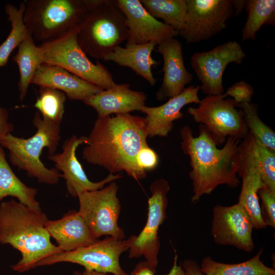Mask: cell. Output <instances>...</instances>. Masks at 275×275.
<instances>
[{"instance_id": "cell-1", "label": "cell", "mask_w": 275, "mask_h": 275, "mask_svg": "<svg viewBox=\"0 0 275 275\" xmlns=\"http://www.w3.org/2000/svg\"><path fill=\"white\" fill-rule=\"evenodd\" d=\"M148 137L145 118L130 114L98 117L87 136L82 157L109 173L124 171L135 180L144 179L147 173L139 168L136 157L141 148L148 145Z\"/></svg>"}, {"instance_id": "cell-2", "label": "cell", "mask_w": 275, "mask_h": 275, "mask_svg": "<svg viewBox=\"0 0 275 275\" xmlns=\"http://www.w3.org/2000/svg\"><path fill=\"white\" fill-rule=\"evenodd\" d=\"M199 135H193L192 129L184 125L180 130L181 147L190 159L193 195L191 201L197 203L201 198L211 193L219 185L236 188L239 184V144L240 140L229 137L222 148H218L209 132L203 124Z\"/></svg>"}, {"instance_id": "cell-3", "label": "cell", "mask_w": 275, "mask_h": 275, "mask_svg": "<svg viewBox=\"0 0 275 275\" xmlns=\"http://www.w3.org/2000/svg\"><path fill=\"white\" fill-rule=\"evenodd\" d=\"M48 221L42 210L14 199L0 203V244L18 250L21 258L11 268L22 273L36 268L41 260L62 251L50 241L45 228Z\"/></svg>"}, {"instance_id": "cell-4", "label": "cell", "mask_w": 275, "mask_h": 275, "mask_svg": "<svg viewBox=\"0 0 275 275\" xmlns=\"http://www.w3.org/2000/svg\"><path fill=\"white\" fill-rule=\"evenodd\" d=\"M33 123L37 129L33 136L24 139L9 133L0 141V144L8 150L11 163L19 170L25 171L39 183L56 184L62 178V174L54 168L45 167L40 155L44 148H47L49 155L56 153L61 140L60 124L43 119L38 112L34 116Z\"/></svg>"}, {"instance_id": "cell-5", "label": "cell", "mask_w": 275, "mask_h": 275, "mask_svg": "<svg viewBox=\"0 0 275 275\" xmlns=\"http://www.w3.org/2000/svg\"><path fill=\"white\" fill-rule=\"evenodd\" d=\"M127 38L126 18L116 1L90 0L77 26V40L82 50L104 60Z\"/></svg>"}, {"instance_id": "cell-6", "label": "cell", "mask_w": 275, "mask_h": 275, "mask_svg": "<svg viewBox=\"0 0 275 275\" xmlns=\"http://www.w3.org/2000/svg\"><path fill=\"white\" fill-rule=\"evenodd\" d=\"M90 0H28L23 21L33 39H55L77 26Z\"/></svg>"}, {"instance_id": "cell-7", "label": "cell", "mask_w": 275, "mask_h": 275, "mask_svg": "<svg viewBox=\"0 0 275 275\" xmlns=\"http://www.w3.org/2000/svg\"><path fill=\"white\" fill-rule=\"evenodd\" d=\"M77 26L61 36L39 45L43 63L56 65L88 82L107 90L115 86L113 75L98 61L92 62L79 45Z\"/></svg>"}, {"instance_id": "cell-8", "label": "cell", "mask_w": 275, "mask_h": 275, "mask_svg": "<svg viewBox=\"0 0 275 275\" xmlns=\"http://www.w3.org/2000/svg\"><path fill=\"white\" fill-rule=\"evenodd\" d=\"M225 97L223 94L207 96L198 106L187 109L196 122L206 127L217 146L229 137L242 140L249 132L241 109L236 108L238 104Z\"/></svg>"}, {"instance_id": "cell-9", "label": "cell", "mask_w": 275, "mask_h": 275, "mask_svg": "<svg viewBox=\"0 0 275 275\" xmlns=\"http://www.w3.org/2000/svg\"><path fill=\"white\" fill-rule=\"evenodd\" d=\"M118 188L113 181L101 189L85 191L77 197L78 212L96 239L103 235L119 240L125 237L124 230L118 225L121 209Z\"/></svg>"}, {"instance_id": "cell-10", "label": "cell", "mask_w": 275, "mask_h": 275, "mask_svg": "<svg viewBox=\"0 0 275 275\" xmlns=\"http://www.w3.org/2000/svg\"><path fill=\"white\" fill-rule=\"evenodd\" d=\"M129 240H119L106 236L88 246L70 252H62L39 261L36 267L68 262L82 266L85 269L112 273L128 275L121 267V255L128 251Z\"/></svg>"}, {"instance_id": "cell-11", "label": "cell", "mask_w": 275, "mask_h": 275, "mask_svg": "<svg viewBox=\"0 0 275 275\" xmlns=\"http://www.w3.org/2000/svg\"><path fill=\"white\" fill-rule=\"evenodd\" d=\"M170 186L163 178L157 179L150 186L151 196L148 201V215L146 224L138 235H131L129 240L128 258L144 257L155 270L158 263L160 243L158 230L167 218V195Z\"/></svg>"}, {"instance_id": "cell-12", "label": "cell", "mask_w": 275, "mask_h": 275, "mask_svg": "<svg viewBox=\"0 0 275 275\" xmlns=\"http://www.w3.org/2000/svg\"><path fill=\"white\" fill-rule=\"evenodd\" d=\"M184 24L179 33L187 43H197L217 35L226 27L234 12L232 0H186Z\"/></svg>"}, {"instance_id": "cell-13", "label": "cell", "mask_w": 275, "mask_h": 275, "mask_svg": "<svg viewBox=\"0 0 275 275\" xmlns=\"http://www.w3.org/2000/svg\"><path fill=\"white\" fill-rule=\"evenodd\" d=\"M246 55L240 44L229 41L212 49L197 52L191 57L190 65L201 82L200 86L207 96L222 94L223 75L227 65L240 64Z\"/></svg>"}, {"instance_id": "cell-14", "label": "cell", "mask_w": 275, "mask_h": 275, "mask_svg": "<svg viewBox=\"0 0 275 275\" xmlns=\"http://www.w3.org/2000/svg\"><path fill=\"white\" fill-rule=\"evenodd\" d=\"M251 218L239 203L231 206L215 205L212 210L211 234L214 242L251 252L255 244Z\"/></svg>"}, {"instance_id": "cell-15", "label": "cell", "mask_w": 275, "mask_h": 275, "mask_svg": "<svg viewBox=\"0 0 275 275\" xmlns=\"http://www.w3.org/2000/svg\"><path fill=\"white\" fill-rule=\"evenodd\" d=\"M87 143V136L78 137L73 135L64 141L62 152L48 156V159L54 163V168L62 173L67 191L73 197H77L78 195L85 191L101 189L106 184L123 177L120 173H109L100 181H90L76 156L78 147Z\"/></svg>"}, {"instance_id": "cell-16", "label": "cell", "mask_w": 275, "mask_h": 275, "mask_svg": "<svg viewBox=\"0 0 275 275\" xmlns=\"http://www.w3.org/2000/svg\"><path fill=\"white\" fill-rule=\"evenodd\" d=\"M118 8L124 14L128 28L126 44H145L157 45L179 35L172 27L150 15L139 0H117Z\"/></svg>"}, {"instance_id": "cell-17", "label": "cell", "mask_w": 275, "mask_h": 275, "mask_svg": "<svg viewBox=\"0 0 275 275\" xmlns=\"http://www.w3.org/2000/svg\"><path fill=\"white\" fill-rule=\"evenodd\" d=\"M156 51L162 57L164 76L156 94V99L162 101L181 93L193 79L184 65L182 46L175 38H169L158 45Z\"/></svg>"}, {"instance_id": "cell-18", "label": "cell", "mask_w": 275, "mask_h": 275, "mask_svg": "<svg viewBox=\"0 0 275 275\" xmlns=\"http://www.w3.org/2000/svg\"><path fill=\"white\" fill-rule=\"evenodd\" d=\"M199 90L200 86H190L160 106H144L140 111L146 115L145 119L148 136H167L173 128L174 121L183 117L181 109L187 104L200 102Z\"/></svg>"}, {"instance_id": "cell-19", "label": "cell", "mask_w": 275, "mask_h": 275, "mask_svg": "<svg viewBox=\"0 0 275 275\" xmlns=\"http://www.w3.org/2000/svg\"><path fill=\"white\" fill-rule=\"evenodd\" d=\"M31 84L61 91L70 100L83 101L104 90L64 68L44 63L36 72Z\"/></svg>"}, {"instance_id": "cell-20", "label": "cell", "mask_w": 275, "mask_h": 275, "mask_svg": "<svg viewBox=\"0 0 275 275\" xmlns=\"http://www.w3.org/2000/svg\"><path fill=\"white\" fill-rule=\"evenodd\" d=\"M239 169L238 175L242 183L238 202L249 214L254 229L266 228L260 211L258 191L266 187L250 154L240 143L239 144Z\"/></svg>"}, {"instance_id": "cell-21", "label": "cell", "mask_w": 275, "mask_h": 275, "mask_svg": "<svg viewBox=\"0 0 275 275\" xmlns=\"http://www.w3.org/2000/svg\"><path fill=\"white\" fill-rule=\"evenodd\" d=\"M146 99L144 92L130 89L129 84H117L114 87L104 90L83 102L96 111L98 117H103L113 114L140 111L145 105Z\"/></svg>"}, {"instance_id": "cell-22", "label": "cell", "mask_w": 275, "mask_h": 275, "mask_svg": "<svg viewBox=\"0 0 275 275\" xmlns=\"http://www.w3.org/2000/svg\"><path fill=\"white\" fill-rule=\"evenodd\" d=\"M45 228L62 252L72 251L99 240L93 236L78 211L70 210L57 220L48 219Z\"/></svg>"}, {"instance_id": "cell-23", "label": "cell", "mask_w": 275, "mask_h": 275, "mask_svg": "<svg viewBox=\"0 0 275 275\" xmlns=\"http://www.w3.org/2000/svg\"><path fill=\"white\" fill-rule=\"evenodd\" d=\"M156 45L153 42L126 44L125 47L119 45L115 48L104 61H112L120 66L131 68L153 86L156 79L154 77L151 68L158 65L159 62L152 58L151 53Z\"/></svg>"}, {"instance_id": "cell-24", "label": "cell", "mask_w": 275, "mask_h": 275, "mask_svg": "<svg viewBox=\"0 0 275 275\" xmlns=\"http://www.w3.org/2000/svg\"><path fill=\"white\" fill-rule=\"evenodd\" d=\"M37 192V189L27 186L13 172L0 144V203L4 198L11 196L33 209L41 210L36 198Z\"/></svg>"}, {"instance_id": "cell-25", "label": "cell", "mask_w": 275, "mask_h": 275, "mask_svg": "<svg viewBox=\"0 0 275 275\" xmlns=\"http://www.w3.org/2000/svg\"><path fill=\"white\" fill-rule=\"evenodd\" d=\"M12 60L18 67L19 98L23 100L34 74L43 63L41 49L35 43L29 31L19 45L18 52Z\"/></svg>"}, {"instance_id": "cell-26", "label": "cell", "mask_w": 275, "mask_h": 275, "mask_svg": "<svg viewBox=\"0 0 275 275\" xmlns=\"http://www.w3.org/2000/svg\"><path fill=\"white\" fill-rule=\"evenodd\" d=\"M263 248L251 259L239 263L217 262L210 256L204 257L200 265L205 275H275L273 268L266 266L261 260Z\"/></svg>"}, {"instance_id": "cell-27", "label": "cell", "mask_w": 275, "mask_h": 275, "mask_svg": "<svg viewBox=\"0 0 275 275\" xmlns=\"http://www.w3.org/2000/svg\"><path fill=\"white\" fill-rule=\"evenodd\" d=\"M240 143L251 156L265 186L275 190V151L266 147L249 132Z\"/></svg>"}, {"instance_id": "cell-28", "label": "cell", "mask_w": 275, "mask_h": 275, "mask_svg": "<svg viewBox=\"0 0 275 275\" xmlns=\"http://www.w3.org/2000/svg\"><path fill=\"white\" fill-rule=\"evenodd\" d=\"M140 2L150 15L161 19L178 33L183 29L187 13L186 0H141Z\"/></svg>"}, {"instance_id": "cell-29", "label": "cell", "mask_w": 275, "mask_h": 275, "mask_svg": "<svg viewBox=\"0 0 275 275\" xmlns=\"http://www.w3.org/2000/svg\"><path fill=\"white\" fill-rule=\"evenodd\" d=\"M25 8V2H21L18 8L11 4H7L5 7L11 30L7 38L0 45V67L7 65L10 55L19 46L29 32L23 21Z\"/></svg>"}, {"instance_id": "cell-30", "label": "cell", "mask_w": 275, "mask_h": 275, "mask_svg": "<svg viewBox=\"0 0 275 275\" xmlns=\"http://www.w3.org/2000/svg\"><path fill=\"white\" fill-rule=\"evenodd\" d=\"M245 6L248 18L242 30V40H254L261 26L274 20L275 1L248 0Z\"/></svg>"}, {"instance_id": "cell-31", "label": "cell", "mask_w": 275, "mask_h": 275, "mask_svg": "<svg viewBox=\"0 0 275 275\" xmlns=\"http://www.w3.org/2000/svg\"><path fill=\"white\" fill-rule=\"evenodd\" d=\"M66 94L62 91L48 87H40L39 96L34 107L42 118L49 122L61 124L65 111Z\"/></svg>"}, {"instance_id": "cell-32", "label": "cell", "mask_w": 275, "mask_h": 275, "mask_svg": "<svg viewBox=\"0 0 275 275\" xmlns=\"http://www.w3.org/2000/svg\"><path fill=\"white\" fill-rule=\"evenodd\" d=\"M236 106L242 112L249 132L266 147L275 151V132L260 119L257 104L246 102Z\"/></svg>"}, {"instance_id": "cell-33", "label": "cell", "mask_w": 275, "mask_h": 275, "mask_svg": "<svg viewBox=\"0 0 275 275\" xmlns=\"http://www.w3.org/2000/svg\"><path fill=\"white\" fill-rule=\"evenodd\" d=\"M262 220L266 226L275 228V190L265 187L258 191Z\"/></svg>"}, {"instance_id": "cell-34", "label": "cell", "mask_w": 275, "mask_h": 275, "mask_svg": "<svg viewBox=\"0 0 275 275\" xmlns=\"http://www.w3.org/2000/svg\"><path fill=\"white\" fill-rule=\"evenodd\" d=\"M224 94L233 97L237 104L249 103L254 94V89L246 81H240L228 88Z\"/></svg>"}, {"instance_id": "cell-35", "label": "cell", "mask_w": 275, "mask_h": 275, "mask_svg": "<svg viewBox=\"0 0 275 275\" xmlns=\"http://www.w3.org/2000/svg\"><path fill=\"white\" fill-rule=\"evenodd\" d=\"M178 256L174 250V257L172 267L166 275H185L181 265L178 264ZM156 270L154 269L146 261L140 262L128 275H155Z\"/></svg>"}, {"instance_id": "cell-36", "label": "cell", "mask_w": 275, "mask_h": 275, "mask_svg": "<svg viewBox=\"0 0 275 275\" xmlns=\"http://www.w3.org/2000/svg\"><path fill=\"white\" fill-rule=\"evenodd\" d=\"M136 161L139 168L147 172L157 167L159 157L156 152L148 145L140 150L137 155Z\"/></svg>"}, {"instance_id": "cell-37", "label": "cell", "mask_w": 275, "mask_h": 275, "mask_svg": "<svg viewBox=\"0 0 275 275\" xmlns=\"http://www.w3.org/2000/svg\"><path fill=\"white\" fill-rule=\"evenodd\" d=\"M7 111L0 106V141L14 130L13 125L8 122Z\"/></svg>"}, {"instance_id": "cell-38", "label": "cell", "mask_w": 275, "mask_h": 275, "mask_svg": "<svg viewBox=\"0 0 275 275\" xmlns=\"http://www.w3.org/2000/svg\"><path fill=\"white\" fill-rule=\"evenodd\" d=\"M185 275H205L197 261L193 259H185L181 264Z\"/></svg>"}, {"instance_id": "cell-39", "label": "cell", "mask_w": 275, "mask_h": 275, "mask_svg": "<svg viewBox=\"0 0 275 275\" xmlns=\"http://www.w3.org/2000/svg\"><path fill=\"white\" fill-rule=\"evenodd\" d=\"M234 10L236 9L237 14L240 13L245 5V1H233Z\"/></svg>"}, {"instance_id": "cell-40", "label": "cell", "mask_w": 275, "mask_h": 275, "mask_svg": "<svg viewBox=\"0 0 275 275\" xmlns=\"http://www.w3.org/2000/svg\"><path fill=\"white\" fill-rule=\"evenodd\" d=\"M82 275H109L106 273L97 272L94 270L85 269L81 272Z\"/></svg>"}, {"instance_id": "cell-41", "label": "cell", "mask_w": 275, "mask_h": 275, "mask_svg": "<svg viewBox=\"0 0 275 275\" xmlns=\"http://www.w3.org/2000/svg\"><path fill=\"white\" fill-rule=\"evenodd\" d=\"M72 275H82V274H81V272H80L78 270H76V271H74L72 273Z\"/></svg>"}]
</instances>
